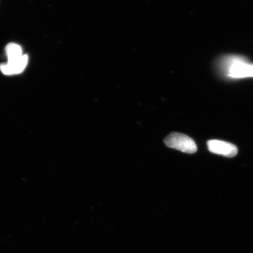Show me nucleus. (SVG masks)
Returning <instances> with one entry per match:
<instances>
[{
    "label": "nucleus",
    "mask_w": 253,
    "mask_h": 253,
    "mask_svg": "<svg viewBox=\"0 0 253 253\" xmlns=\"http://www.w3.org/2000/svg\"><path fill=\"white\" fill-rule=\"evenodd\" d=\"M208 150L211 153L220 155L224 157L232 158L238 153L236 145L226 141L211 140L208 142Z\"/></svg>",
    "instance_id": "obj_3"
},
{
    "label": "nucleus",
    "mask_w": 253,
    "mask_h": 253,
    "mask_svg": "<svg viewBox=\"0 0 253 253\" xmlns=\"http://www.w3.org/2000/svg\"><path fill=\"white\" fill-rule=\"evenodd\" d=\"M5 52L8 58L7 63L18 61L24 55L21 47L14 43H9L6 46Z\"/></svg>",
    "instance_id": "obj_5"
},
{
    "label": "nucleus",
    "mask_w": 253,
    "mask_h": 253,
    "mask_svg": "<svg viewBox=\"0 0 253 253\" xmlns=\"http://www.w3.org/2000/svg\"><path fill=\"white\" fill-rule=\"evenodd\" d=\"M166 146L183 153L194 154L198 150L195 142L189 136L179 132H172L164 139Z\"/></svg>",
    "instance_id": "obj_2"
},
{
    "label": "nucleus",
    "mask_w": 253,
    "mask_h": 253,
    "mask_svg": "<svg viewBox=\"0 0 253 253\" xmlns=\"http://www.w3.org/2000/svg\"><path fill=\"white\" fill-rule=\"evenodd\" d=\"M221 67L232 78L253 77V65L239 56H229L223 60Z\"/></svg>",
    "instance_id": "obj_1"
},
{
    "label": "nucleus",
    "mask_w": 253,
    "mask_h": 253,
    "mask_svg": "<svg viewBox=\"0 0 253 253\" xmlns=\"http://www.w3.org/2000/svg\"><path fill=\"white\" fill-rule=\"evenodd\" d=\"M28 56L24 55L18 61L3 63L0 65V70L5 75H14L21 74L28 64Z\"/></svg>",
    "instance_id": "obj_4"
}]
</instances>
